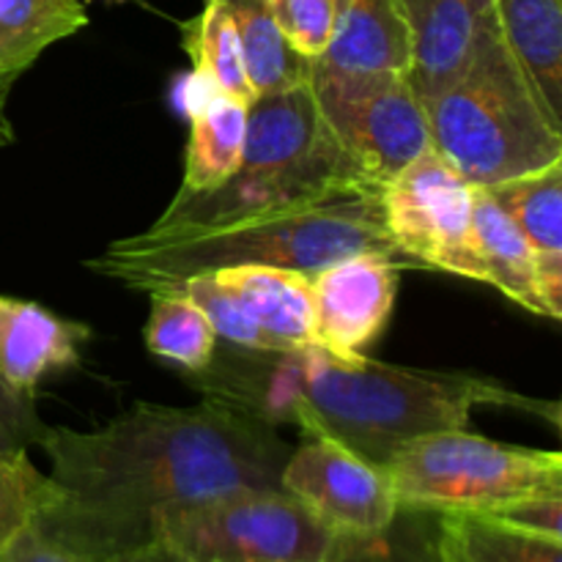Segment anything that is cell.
I'll use <instances>...</instances> for the list:
<instances>
[{"label": "cell", "instance_id": "1", "mask_svg": "<svg viewBox=\"0 0 562 562\" xmlns=\"http://www.w3.org/2000/svg\"><path fill=\"white\" fill-rule=\"evenodd\" d=\"M38 448L49 459V497L33 525L97 562L154 541L159 510L280 488L291 453L274 428L209 398L135 404L97 431L47 426Z\"/></svg>", "mask_w": 562, "mask_h": 562}, {"label": "cell", "instance_id": "2", "mask_svg": "<svg viewBox=\"0 0 562 562\" xmlns=\"http://www.w3.org/2000/svg\"><path fill=\"white\" fill-rule=\"evenodd\" d=\"M203 398L269 428L296 426L329 439L368 464L384 467L406 442L467 428L477 406L536 412L554 426L560 406L525 398L472 373L387 366L371 357H338L324 346L256 351L217 346L203 371L190 373Z\"/></svg>", "mask_w": 562, "mask_h": 562}, {"label": "cell", "instance_id": "3", "mask_svg": "<svg viewBox=\"0 0 562 562\" xmlns=\"http://www.w3.org/2000/svg\"><path fill=\"white\" fill-rule=\"evenodd\" d=\"M379 252L398 258L384 231L382 192H351L313 206L192 231H154L113 241L86 267L126 289L168 291L195 274L278 267L316 274L335 261Z\"/></svg>", "mask_w": 562, "mask_h": 562}, {"label": "cell", "instance_id": "4", "mask_svg": "<svg viewBox=\"0 0 562 562\" xmlns=\"http://www.w3.org/2000/svg\"><path fill=\"white\" fill-rule=\"evenodd\" d=\"M351 192H382L366 179L322 119L311 77L258 93L247 110L245 151L228 181L176 192L154 231H192L313 206Z\"/></svg>", "mask_w": 562, "mask_h": 562}, {"label": "cell", "instance_id": "5", "mask_svg": "<svg viewBox=\"0 0 562 562\" xmlns=\"http://www.w3.org/2000/svg\"><path fill=\"white\" fill-rule=\"evenodd\" d=\"M423 108L431 148L472 187L562 162V124L505 47L499 25L470 69Z\"/></svg>", "mask_w": 562, "mask_h": 562}, {"label": "cell", "instance_id": "6", "mask_svg": "<svg viewBox=\"0 0 562 562\" xmlns=\"http://www.w3.org/2000/svg\"><path fill=\"white\" fill-rule=\"evenodd\" d=\"M398 505L434 514H494L532 497H562V456L470 434L437 431L406 442L382 467Z\"/></svg>", "mask_w": 562, "mask_h": 562}, {"label": "cell", "instance_id": "7", "mask_svg": "<svg viewBox=\"0 0 562 562\" xmlns=\"http://www.w3.org/2000/svg\"><path fill=\"white\" fill-rule=\"evenodd\" d=\"M151 536L190 562H333L351 541L283 488L173 505L154 516Z\"/></svg>", "mask_w": 562, "mask_h": 562}, {"label": "cell", "instance_id": "8", "mask_svg": "<svg viewBox=\"0 0 562 562\" xmlns=\"http://www.w3.org/2000/svg\"><path fill=\"white\" fill-rule=\"evenodd\" d=\"M311 88L335 140L379 190L431 148L426 108L404 75H333L311 64Z\"/></svg>", "mask_w": 562, "mask_h": 562}, {"label": "cell", "instance_id": "9", "mask_svg": "<svg viewBox=\"0 0 562 562\" xmlns=\"http://www.w3.org/2000/svg\"><path fill=\"white\" fill-rule=\"evenodd\" d=\"M472 201L475 187L428 148L382 187L384 231L398 256L417 267L486 283L472 234Z\"/></svg>", "mask_w": 562, "mask_h": 562}, {"label": "cell", "instance_id": "10", "mask_svg": "<svg viewBox=\"0 0 562 562\" xmlns=\"http://www.w3.org/2000/svg\"><path fill=\"white\" fill-rule=\"evenodd\" d=\"M280 488L346 538L387 530L401 508L382 467L318 437H307L305 445L291 450Z\"/></svg>", "mask_w": 562, "mask_h": 562}, {"label": "cell", "instance_id": "11", "mask_svg": "<svg viewBox=\"0 0 562 562\" xmlns=\"http://www.w3.org/2000/svg\"><path fill=\"white\" fill-rule=\"evenodd\" d=\"M307 278L318 346L349 360L366 357L393 316L398 258L357 252Z\"/></svg>", "mask_w": 562, "mask_h": 562}, {"label": "cell", "instance_id": "12", "mask_svg": "<svg viewBox=\"0 0 562 562\" xmlns=\"http://www.w3.org/2000/svg\"><path fill=\"white\" fill-rule=\"evenodd\" d=\"M409 33V80L423 104L453 86L492 33L494 0H395Z\"/></svg>", "mask_w": 562, "mask_h": 562}, {"label": "cell", "instance_id": "13", "mask_svg": "<svg viewBox=\"0 0 562 562\" xmlns=\"http://www.w3.org/2000/svg\"><path fill=\"white\" fill-rule=\"evenodd\" d=\"M91 338L86 324L55 316L31 300L0 294V376L33 395L44 376L80 362V346Z\"/></svg>", "mask_w": 562, "mask_h": 562}, {"label": "cell", "instance_id": "14", "mask_svg": "<svg viewBox=\"0 0 562 562\" xmlns=\"http://www.w3.org/2000/svg\"><path fill=\"white\" fill-rule=\"evenodd\" d=\"M409 55V33L395 0H335L329 42L311 64L333 75L406 77Z\"/></svg>", "mask_w": 562, "mask_h": 562}, {"label": "cell", "instance_id": "15", "mask_svg": "<svg viewBox=\"0 0 562 562\" xmlns=\"http://www.w3.org/2000/svg\"><path fill=\"white\" fill-rule=\"evenodd\" d=\"M214 274L239 294L274 349L318 346L307 274L278 267H231Z\"/></svg>", "mask_w": 562, "mask_h": 562}, {"label": "cell", "instance_id": "16", "mask_svg": "<svg viewBox=\"0 0 562 562\" xmlns=\"http://www.w3.org/2000/svg\"><path fill=\"white\" fill-rule=\"evenodd\" d=\"M472 234L486 283L525 311L552 318L541 291V256L481 187L472 201Z\"/></svg>", "mask_w": 562, "mask_h": 562}, {"label": "cell", "instance_id": "17", "mask_svg": "<svg viewBox=\"0 0 562 562\" xmlns=\"http://www.w3.org/2000/svg\"><path fill=\"white\" fill-rule=\"evenodd\" d=\"M499 36L562 124V0H494Z\"/></svg>", "mask_w": 562, "mask_h": 562}, {"label": "cell", "instance_id": "18", "mask_svg": "<svg viewBox=\"0 0 562 562\" xmlns=\"http://www.w3.org/2000/svg\"><path fill=\"white\" fill-rule=\"evenodd\" d=\"M247 110L250 104L214 88H209V97L192 108L184 181L179 192H206L228 181L245 151Z\"/></svg>", "mask_w": 562, "mask_h": 562}, {"label": "cell", "instance_id": "19", "mask_svg": "<svg viewBox=\"0 0 562 562\" xmlns=\"http://www.w3.org/2000/svg\"><path fill=\"white\" fill-rule=\"evenodd\" d=\"M439 562H562V541L486 514H437Z\"/></svg>", "mask_w": 562, "mask_h": 562}, {"label": "cell", "instance_id": "20", "mask_svg": "<svg viewBox=\"0 0 562 562\" xmlns=\"http://www.w3.org/2000/svg\"><path fill=\"white\" fill-rule=\"evenodd\" d=\"M234 20L245 53L252 91L269 93L311 77V60L302 58L280 31L267 0H220Z\"/></svg>", "mask_w": 562, "mask_h": 562}, {"label": "cell", "instance_id": "21", "mask_svg": "<svg viewBox=\"0 0 562 562\" xmlns=\"http://www.w3.org/2000/svg\"><path fill=\"white\" fill-rule=\"evenodd\" d=\"M181 33H184V49L192 58L195 75L209 88L241 99L247 104L256 99L250 77H247L239 33L220 0H203V11L184 22Z\"/></svg>", "mask_w": 562, "mask_h": 562}, {"label": "cell", "instance_id": "22", "mask_svg": "<svg viewBox=\"0 0 562 562\" xmlns=\"http://www.w3.org/2000/svg\"><path fill=\"white\" fill-rule=\"evenodd\" d=\"M514 220L541 258H562V162L481 187Z\"/></svg>", "mask_w": 562, "mask_h": 562}, {"label": "cell", "instance_id": "23", "mask_svg": "<svg viewBox=\"0 0 562 562\" xmlns=\"http://www.w3.org/2000/svg\"><path fill=\"white\" fill-rule=\"evenodd\" d=\"M146 349L179 371L198 373L212 362L220 340L201 307L181 291H151Z\"/></svg>", "mask_w": 562, "mask_h": 562}, {"label": "cell", "instance_id": "24", "mask_svg": "<svg viewBox=\"0 0 562 562\" xmlns=\"http://www.w3.org/2000/svg\"><path fill=\"white\" fill-rule=\"evenodd\" d=\"M86 22L82 0H0V33L31 64L49 44L77 33Z\"/></svg>", "mask_w": 562, "mask_h": 562}, {"label": "cell", "instance_id": "25", "mask_svg": "<svg viewBox=\"0 0 562 562\" xmlns=\"http://www.w3.org/2000/svg\"><path fill=\"white\" fill-rule=\"evenodd\" d=\"M333 562H439L437 514L401 505L387 530L351 538Z\"/></svg>", "mask_w": 562, "mask_h": 562}, {"label": "cell", "instance_id": "26", "mask_svg": "<svg viewBox=\"0 0 562 562\" xmlns=\"http://www.w3.org/2000/svg\"><path fill=\"white\" fill-rule=\"evenodd\" d=\"M168 291H181V294L190 296V300L201 307L206 322L212 324L217 340H223L225 346L256 351H278L272 340H269V335L258 327V322L252 318V313L247 311L245 302L239 300V294H236L228 283H223L214 272L195 274V278L184 280L181 285Z\"/></svg>", "mask_w": 562, "mask_h": 562}, {"label": "cell", "instance_id": "27", "mask_svg": "<svg viewBox=\"0 0 562 562\" xmlns=\"http://www.w3.org/2000/svg\"><path fill=\"white\" fill-rule=\"evenodd\" d=\"M47 497V475H42L27 456H0V552L33 525Z\"/></svg>", "mask_w": 562, "mask_h": 562}, {"label": "cell", "instance_id": "28", "mask_svg": "<svg viewBox=\"0 0 562 562\" xmlns=\"http://www.w3.org/2000/svg\"><path fill=\"white\" fill-rule=\"evenodd\" d=\"M285 42L307 60L324 53L333 31L335 0H267Z\"/></svg>", "mask_w": 562, "mask_h": 562}, {"label": "cell", "instance_id": "29", "mask_svg": "<svg viewBox=\"0 0 562 562\" xmlns=\"http://www.w3.org/2000/svg\"><path fill=\"white\" fill-rule=\"evenodd\" d=\"M47 434V426L38 417L33 395L20 393L0 376V456L20 459Z\"/></svg>", "mask_w": 562, "mask_h": 562}, {"label": "cell", "instance_id": "30", "mask_svg": "<svg viewBox=\"0 0 562 562\" xmlns=\"http://www.w3.org/2000/svg\"><path fill=\"white\" fill-rule=\"evenodd\" d=\"M486 516H494V519L519 527V530L538 532V536L562 541V497L521 499V503L505 505V508Z\"/></svg>", "mask_w": 562, "mask_h": 562}, {"label": "cell", "instance_id": "31", "mask_svg": "<svg viewBox=\"0 0 562 562\" xmlns=\"http://www.w3.org/2000/svg\"><path fill=\"white\" fill-rule=\"evenodd\" d=\"M0 562H97L64 543L44 536L36 525H27L9 547L0 552Z\"/></svg>", "mask_w": 562, "mask_h": 562}, {"label": "cell", "instance_id": "32", "mask_svg": "<svg viewBox=\"0 0 562 562\" xmlns=\"http://www.w3.org/2000/svg\"><path fill=\"white\" fill-rule=\"evenodd\" d=\"M108 562H190L184 554H179L176 549L165 547L162 541H148L143 547L132 549V552L115 554Z\"/></svg>", "mask_w": 562, "mask_h": 562}, {"label": "cell", "instance_id": "33", "mask_svg": "<svg viewBox=\"0 0 562 562\" xmlns=\"http://www.w3.org/2000/svg\"><path fill=\"white\" fill-rule=\"evenodd\" d=\"M27 66H33L31 60L22 58V55L11 47L9 38L0 33V80H16Z\"/></svg>", "mask_w": 562, "mask_h": 562}, {"label": "cell", "instance_id": "34", "mask_svg": "<svg viewBox=\"0 0 562 562\" xmlns=\"http://www.w3.org/2000/svg\"><path fill=\"white\" fill-rule=\"evenodd\" d=\"M11 86H14V80H0V146L14 143V130H11L9 115H5V99H9Z\"/></svg>", "mask_w": 562, "mask_h": 562}, {"label": "cell", "instance_id": "35", "mask_svg": "<svg viewBox=\"0 0 562 562\" xmlns=\"http://www.w3.org/2000/svg\"><path fill=\"white\" fill-rule=\"evenodd\" d=\"M82 3H88V0H82ZM113 3H124V0H113Z\"/></svg>", "mask_w": 562, "mask_h": 562}]
</instances>
